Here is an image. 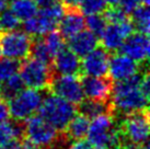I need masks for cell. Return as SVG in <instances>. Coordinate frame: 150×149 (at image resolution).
Returning a JSON list of instances; mask_svg holds the SVG:
<instances>
[{
    "instance_id": "obj_28",
    "label": "cell",
    "mask_w": 150,
    "mask_h": 149,
    "mask_svg": "<svg viewBox=\"0 0 150 149\" xmlns=\"http://www.w3.org/2000/svg\"><path fill=\"white\" fill-rule=\"evenodd\" d=\"M20 62L18 59L4 57L0 59V82H4L13 74H18Z\"/></svg>"
},
{
    "instance_id": "obj_8",
    "label": "cell",
    "mask_w": 150,
    "mask_h": 149,
    "mask_svg": "<svg viewBox=\"0 0 150 149\" xmlns=\"http://www.w3.org/2000/svg\"><path fill=\"white\" fill-rule=\"evenodd\" d=\"M32 38L22 31L13 30L0 32V48L6 57L13 59H25L30 56Z\"/></svg>"
},
{
    "instance_id": "obj_10",
    "label": "cell",
    "mask_w": 150,
    "mask_h": 149,
    "mask_svg": "<svg viewBox=\"0 0 150 149\" xmlns=\"http://www.w3.org/2000/svg\"><path fill=\"white\" fill-rule=\"evenodd\" d=\"M48 90L74 103L75 105H78L84 99L81 79L80 76L76 74H55Z\"/></svg>"
},
{
    "instance_id": "obj_40",
    "label": "cell",
    "mask_w": 150,
    "mask_h": 149,
    "mask_svg": "<svg viewBox=\"0 0 150 149\" xmlns=\"http://www.w3.org/2000/svg\"><path fill=\"white\" fill-rule=\"evenodd\" d=\"M1 87H2V86H1V83H0V99H1Z\"/></svg>"
},
{
    "instance_id": "obj_30",
    "label": "cell",
    "mask_w": 150,
    "mask_h": 149,
    "mask_svg": "<svg viewBox=\"0 0 150 149\" xmlns=\"http://www.w3.org/2000/svg\"><path fill=\"white\" fill-rule=\"evenodd\" d=\"M105 0H81L79 4V10L84 14H94V13H103L106 9Z\"/></svg>"
},
{
    "instance_id": "obj_27",
    "label": "cell",
    "mask_w": 150,
    "mask_h": 149,
    "mask_svg": "<svg viewBox=\"0 0 150 149\" xmlns=\"http://www.w3.org/2000/svg\"><path fill=\"white\" fill-rule=\"evenodd\" d=\"M45 35L46 36L43 37V38H44L45 44L47 45L48 50H50L53 56H55L59 50H63L64 47H66V38L62 35V33L59 31L53 30Z\"/></svg>"
},
{
    "instance_id": "obj_2",
    "label": "cell",
    "mask_w": 150,
    "mask_h": 149,
    "mask_svg": "<svg viewBox=\"0 0 150 149\" xmlns=\"http://www.w3.org/2000/svg\"><path fill=\"white\" fill-rule=\"evenodd\" d=\"M92 120L87 134L92 145L104 149L121 148V135L115 126V116L101 114Z\"/></svg>"
},
{
    "instance_id": "obj_4",
    "label": "cell",
    "mask_w": 150,
    "mask_h": 149,
    "mask_svg": "<svg viewBox=\"0 0 150 149\" xmlns=\"http://www.w3.org/2000/svg\"><path fill=\"white\" fill-rule=\"evenodd\" d=\"M121 138L136 144L148 141L149 136V111L148 108L132 112L123 118L118 125Z\"/></svg>"
},
{
    "instance_id": "obj_20",
    "label": "cell",
    "mask_w": 150,
    "mask_h": 149,
    "mask_svg": "<svg viewBox=\"0 0 150 149\" xmlns=\"http://www.w3.org/2000/svg\"><path fill=\"white\" fill-rule=\"evenodd\" d=\"M24 138V121L13 120L0 123V145H4L13 139Z\"/></svg>"
},
{
    "instance_id": "obj_41",
    "label": "cell",
    "mask_w": 150,
    "mask_h": 149,
    "mask_svg": "<svg viewBox=\"0 0 150 149\" xmlns=\"http://www.w3.org/2000/svg\"><path fill=\"white\" fill-rule=\"evenodd\" d=\"M1 55H2V53H1V48H0V56H1Z\"/></svg>"
},
{
    "instance_id": "obj_13",
    "label": "cell",
    "mask_w": 150,
    "mask_h": 149,
    "mask_svg": "<svg viewBox=\"0 0 150 149\" xmlns=\"http://www.w3.org/2000/svg\"><path fill=\"white\" fill-rule=\"evenodd\" d=\"M81 84L84 96L99 101H111L113 90V80L111 77H93L81 74Z\"/></svg>"
},
{
    "instance_id": "obj_36",
    "label": "cell",
    "mask_w": 150,
    "mask_h": 149,
    "mask_svg": "<svg viewBox=\"0 0 150 149\" xmlns=\"http://www.w3.org/2000/svg\"><path fill=\"white\" fill-rule=\"evenodd\" d=\"M66 9L79 8V4L81 0H59Z\"/></svg>"
},
{
    "instance_id": "obj_14",
    "label": "cell",
    "mask_w": 150,
    "mask_h": 149,
    "mask_svg": "<svg viewBox=\"0 0 150 149\" xmlns=\"http://www.w3.org/2000/svg\"><path fill=\"white\" fill-rule=\"evenodd\" d=\"M110 52L102 46H96L89 54L82 57L81 62V72L87 76L103 77L108 74V62H110Z\"/></svg>"
},
{
    "instance_id": "obj_17",
    "label": "cell",
    "mask_w": 150,
    "mask_h": 149,
    "mask_svg": "<svg viewBox=\"0 0 150 149\" xmlns=\"http://www.w3.org/2000/svg\"><path fill=\"white\" fill-rule=\"evenodd\" d=\"M68 40V47L78 57H84L99 45V37L89 30H81Z\"/></svg>"
},
{
    "instance_id": "obj_31",
    "label": "cell",
    "mask_w": 150,
    "mask_h": 149,
    "mask_svg": "<svg viewBox=\"0 0 150 149\" xmlns=\"http://www.w3.org/2000/svg\"><path fill=\"white\" fill-rule=\"evenodd\" d=\"M102 14L108 23H121L126 20H129L128 13L117 6H110V8L105 9Z\"/></svg>"
},
{
    "instance_id": "obj_1",
    "label": "cell",
    "mask_w": 150,
    "mask_h": 149,
    "mask_svg": "<svg viewBox=\"0 0 150 149\" xmlns=\"http://www.w3.org/2000/svg\"><path fill=\"white\" fill-rule=\"evenodd\" d=\"M40 116L53 125L55 128L64 132L68 123L77 114V105L55 93H48L42 100L38 108Z\"/></svg>"
},
{
    "instance_id": "obj_18",
    "label": "cell",
    "mask_w": 150,
    "mask_h": 149,
    "mask_svg": "<svg viewBox=\"0 0 150 149\" xmlns=\"http://www.w3.org/2000/svg\"><path fill=\"white\" fill-rule=\"evenodd\" d=\"M59 32L65 38H69L84 29V18L79 8L66 9L59 21Z\"/></svg>"
},
{
    "instance_id": "obj_26",
    "label": "cell",
    "mask_w": 150,
    "mask_h": 149,
    "mask_svg": "<svg viewBox=\"0 0 150 149\" xmlns=\"http://www.w3.org/2000/svg\"><path fill=\"white\" fill-rule=\"evenodd\" d=\"M106 25L108 22L102 13L88 14L87 19H84V26H87V29L98 37L101 36Z\"/></svg>"
},
{
    "instance_id": "obj_25",
    "label": "cell",
    "mask_w": 150,
    "mask_h": 149,
    "mask_svg": "<svg viewBox=\"0 0 150 149\" xmlns=\"http://www.w3.org/2000/svg\"><path fill=\"white\" fill-rule=\"evenodd\" d=\"M23 87L24 83L22 81L20 74H13L12 77H10L8 80L4 81V84L1 87V99H4V101H9L13 96H16L21 90H23Z\"/></svg>"
},
{
    "instance_id": "obj_9",
    "label": "cell",
    "mask_w": 150,
    "mask_h": 149,
    "mask_svg": "<svg viewBox=\"0 0 150 149\" xmlns=\"http://www.w3.org/2000/svg\"><path fill=\"white\" fill-rule=\"evenodd\" d=\"M111 102L114 109V116L116 114L127 115L138 110L148 108V99L139 87L125 89V90H112Z\"/></svg>"
},
{
    "instance_id": "obj_34",
    "label": "cell",
    "mask_w": 150,
    "mask_h": 149,
    "mask_svg": "<svg viewBox=\"0 0 150 149\" xmlns=\"http://www.w3.org/2000/svg\"><path fill=\"white\" fill-rule=\"evenodd\" d=\"M9 108L7 102L4 99H0V123L8 121L9 118Z\"/></svg>"
},
{
    "instance_id": "obj_24",
    "label": "cell",
    "mask_w": 150,
    "mask_h": 149,
    "mask_svg": "<svg viewBox=\"0 0 150 149\" xmlns=\"http://www.w3.org/2000/svg\"><path fill=\"white\" fill-rule=\"evenodd\" d=\"M30 55H32L33 58L44 62L46 65L52 66V64H53L54 56L50 52V50H48L47 45L45 44V41H44V38L42 36L36 37V40H32Z\"/></svg>"
},
{
    "instance_id": "obj_12",
    "label": "cell",
    "mask_w": 150,
    "mask_h": 149,
    "mask_svg": "<svg viewBox=\"0 0 150 149\" xmlns=\"http://www.w3.org/2000/svg\"><path fill=\"white\" fill-rule=\"evenodd\" d=\"M149 37L148 34L142 32H133L125 38L122 44V54L128 56L136 62H146L149 57Z\"/></svg>"
},
{
    "instance_id": "obj_35",
    "label": "cell",
    "mask_w": 150,
    "mask_h": 149,
    "mask_svg": "<svg viewBox=\"0 0 150 149\" xmlns=\"http://www.w3.org/2000/svg\"><path fill=\"white\" fill-rule=\"evenodd\" d=\"M0 149H22V141L20 139H13L4 145H0Z\"/></svg>"
},
{
    "instance_id": "obj_3",
    "label": "cell",
    "mask_w": 150,
    "mask_h": 149,
    "mask_svg": "<svg viewBox=\"0 0 150 149\" xmlns=\"http://www.w3.org/2000/svg\"><path fill=\"white\" fill-rule=\"evenodd\" d=\"M38 9L34 17L23 21V30L31 37L44 36L50 31L56 30L65 13V7L59 0H54L48 6Z\"/></svg>"
},
{
    "instance_id": "obj_7",
    "label": "cell",
    "mask_w": 150,
    "mask_h": 149,
    "mask_svg": "<svg viewBox=\"0 0 150 149\" xmlns=\"http://www.w3.org/2000/svg\"><path fill=\"white\" fill-rule=\"evenodd\" d=\"M59 133L60 131L40 115H32L24 120V138L41 149L48 147L58 137Z\"/></svg>"
},
{
    "instance_id": "obj_32",
    "label": "cell",
    "mask_w": 150,
    "mask_h": 149,
    "mask_svg": "<svg viewBox=\"0 0 150 149\" xmlns=\"http://www.w3.org/2000/svg\"><path fill=\"white\" fill-rule=\"evenodd\" d=\"M118 4L125 12L129 14L139 4H149V0H120Z\"/></svg>"
},
{
    "instance_id": "obj_16",
    "label": "cell",
    "mask_w": 150,
    "mask_h": 149,
    "mask_svg": "<svg viewBox=\"0 0 150 149\" xmlns=\"http://www.w3.org/2000/svg\"><path fill=\"white\" fill-rule=\"evenodd\" d=\"M52 67L56 74H81L80 57L69 48L64 47L54 56Z\"/></svg>"
},
{
    "instance_id": "obj_22",
    "label": "cell",
    "mask_w": 150,
    "mask_h": 149,
    "mask_svg": "<svg viewBox=\"0 0 150 149\" xmlns=\"http://www.w3.org/2000/svg\"><path fill=\"white\" fill-rule=\"evenodd\" d=\"M10 10L20 21H25L38 13V6L35 0H10Z\"/></svg>"
},
{
    "instance_id": "obj_15",
    "label": "cell",
    "mask_w": 150,
    "mask_h": 149,
    "mask_svg": "<svg viewBox=\"0 0 150 149\" xmlns=\"http://www.w3.org/2000/svg\"><path fill=\"white\" fill-rule=\"evenodd\" d=\"M139 71L138 62L124 54H116L110 57L108 72L113 81L124 80Z\"/></svg>"
},
{
    "instance_id": "obj_37",
    "label": "cell",
    "mask_w": 150,
    "mask_h": 149,
    "mask_svg": "<svg viewBox=\"0 0 150 149\" xmlns=\"http://www.w3.org/2000/svg\"><path fill=\"white\" fill-rule=\"evenodd\" d=\"M22 141V149H41L38 148V146L33 145L31 141H29L26 138H23V139H21Z\"/></svg>"
},
{
    "instance_id": "obj_11",
    "label": "cell",
    "mask_w": 150,
    "mask_h": 149,
    "mask_svg": "<svg viewBox=\"0 0 150 149\" xmlns=\"http://www.w3.org/2000/svg\"><path fill=\"white\" fill-rule=\"evenodd\" d=\"M135 28L130 19L121 23H108L101 34L102 47L108 52H117L121 48L123 42L130 33H133Z\"/></svg>"
},
{
    "instance_id": "obj_21",
    "label": "cell",
    "mask_w": 150,
    "mask_h": 149,
    "mask_svg": "<svg viewBox=\"0 0 150 149\" xmlns=\"http://www.w3.org/2000/svg\"><path fill=\"white\" fill-rule=\"evenodd\" d=\"M89 126H90V118H88L87 116L80 113L78 115L76 114L72 117V120L66 126L64 133L70 140H78L87 136Z\"/></svg>"
},
{
    "instance_id": "obj_23",
    "label": "cell",
    "mask_w": 150,
    "mask_h": 149,
    "mask_svg": "<svg viewBox=\"0 0 150 149\" xmlns=\"http://www.w3.org/2000/svg\"><path fill=\"white\" fill-rule=\"evenodd\" d=\"M132 23L138 32L148 34L150 29V13L149 4H139L132 11Z\"/></svg>"
},
{
    "instance_id": "obj_19",
    "label": "cell",
    "mask_w": 150,
    "mask_h": 149,
    "mask_svg": "<svg viewBox=\"0 0 150 149\" xmlns=\"http://www.w3.org/2000/svg\"><path fill=\"white\" fill-rule=\"evenodd\" d=\"M77 110L87 116L88 118H94L101 114H113L114 115V109H113L111 101H99L93 99H83L78 105Z\"/></svg>"
},
{
    "instance_id": "obj_5",
    "label": "cell",
    "mask_w": 150,
    "mask_h": 149,
    "mask_svg": "<svg viewBox=\"0 0 150 149\" xmlns=\"http://www.w3.org/2000/svg\"><path fill=\"white\" fill-rule=\"evenodd\" d=\"M20 77L24 86L38 90H48L54 78L53 67L35 58L26 59L20 64Z\"/></svg>"
},
{
    "instance_id": "obj_6",
    "label": "cell",
    "mask_w": 150,
    "mask_h": 149,
    "mask_svg": "<svg viewBox=\"0 0 150 149\" xmlns=\"http://www.w3.org/2000/svg\"><path fill=\"white\" fill-rule=\"evenodd\" d=\"M44 90L25 89L21 90L16 96L8 101L9 114L13 120L24 121L38 111L42 103Z\"/></svg>"
},
{
    "instance_id": "obj_38",
    "label": "cell",
    "mask_w": 150,
    "mask_h": 149,
    "mask_svg": "<svg viewBox=\"0 0 150 149\" xmlns=\"http://www.w3.org/2000/svg\"><path fill=\"white\" fill-rule=\"evenodd\" d=\"M7 4H8V0H0V12L7 8Z\"/></svg>"
},
{
    "instance_id": "obj_33",
    "label": "cell",
    "mask_w": 150,
    "mask_h": 149,
    "mask_svg": "<svg viewBox=\"0 0 150 149\" xmlns=\"http://www.w3.org/2000/svg\"><path fill=\"white\" fill-rule=\"evenodd\" d=\"M74 141H75L74 144H70L69 149H104V148H100V147L93 146L90 141L84 140L83 138H82V139H78V140H74Z\"/></svg>"
},
{
    "instance_id": "obj_29",
    "label": "cell",
    "mask_w": 150,
    "mask_h": 149,
    "mask_svg": "<svg viewBox=\"0 0 150 149\" xmlns=\"http://www.w3.org/2000/svg\"><path fill=\"white\" fill-rule=\"evenodd\" d=\"M20 22L19 18L10 9H4L0 12V32L17 30L20 26Z\"/></svg>"
},
{
    "instance_id": "obj_39",
    "label": "cell",
    "mask_w": 150,
    "mask_h": 149,
    "mask_svg": "<svg viewBox=\"0 0 150 149\" xmlns=\"http://www.w3.org/2000/svg\"><path fill=\"white\" fill-rule=\"evenodd\" d=\"M106 1V4L108 6H118V1L120 0H105Z\"/></svg>"
}]
</instances>
